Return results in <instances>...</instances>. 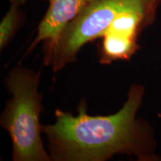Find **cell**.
Returning a JSON list of instances; mask_svg holds the SVG:
<instances>
[{"label":"cell","mask_w":161,"mask_h":161,"mask_svg":"<svg viewBox=\"0 0 161 161\" xmlns=\"http://www.w3.org/2000/svg\"><path fill=\"white\" fill-rule=\"evenodd\" d=\"M40 72L23 67L12 69L5 86L12 98L8 102L0 124L11 139L14 161H50L42 141L40 116L42 96L38 91Z\"/></svg>","instance_id":"cell-2"},{"label":"cell","mask_w":161,"mask_h":161,"mask_svg":"<svg viewBox=\"0 0 161 161\" xmlns=\"http://www.w3.org/2000/svg\"><path fill=\"white\" fill-rule=\"evenodd\" d=\"M19 6L11 5L0 23V49L3 50L13 39L24 21V14Z\"/></svg>","instance_id":"cell-5"},{"label":"cell","mask_w":161,"mask_h":161,"mask_svg":"<svg viewBox=\"0 0 161 161\" xmlns=\"http://www.w3.org/2000/svg\"><path fill=\"white\" fill-rule=\"evenodd\" d=\"M161 0H95L62 31L52 47L43 50L44 64L54 72L75 61L86 43L101 38L114 19L127 10Z\"/></svg>","instance_id":"cell-3"},{"label":"cell","mask_w":161,"mask_h":161,"mask_svg":"<svg viewBox=\"0 0 161 161\" xmlns=\"http://www.w3.org/2000/svg\"><path fill=\"white\" fill-rule=\"evenodd\" d=\"M144 93L143 86L133 84L123 107L113 115L90 116L84 102L76 116L56 110L55 123L42 125L52 160L104 161L116 154L158 160L152 128L136 117Z\"/></svg>","instance_id":"cell-1"},{"label":"cell","mask_w":161,"mask_h":161,"mask_svg":"<svg viewBox=\"0 0 161 161\" xmlns=\"http://www.w3.org/2000/svg\"><path fill=\"white\" fill-rule=\"evenodd\" d=\"M49 8L37 28V36L25 55L40 42H44L43 50L51 48L56 43L60 34L66 25L72 21L88 5L95 0H46Z\"/></svg>","instance_id":"cell-4"},{"label":"cell","mask_w":161,"mask_h":161,"mask_svg":"<svg viewBox=\"0 0 161 161\" xmlns=\"http://www.w3.org/2000/svg\"><path fill=\"white\" fill-rule=\"evenodd\" d=\"M9 3H11V5H17L21 7L22 5H24L27 3L28 0H8Z\"/></svg>","instance_id":"cell-6"}]
</instances>
